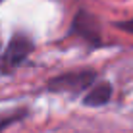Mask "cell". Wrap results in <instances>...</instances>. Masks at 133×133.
<instances>
[{"label":"cell","instance_id":"6da1fadb","mask_svg":"<svg viewBox=\"0 0 133 133\" xmlns=\"http://www.w3.org/2000/svg\"><path fill=\"white\" fill-rule=\"evenodd\" d=\"M97 79V71L95 70H73L66 71L60 75L52 77L48 81V91L52 93H81V91L89 89Z\"/></svg>","mask_w":133,"mask_h":133},{"label":"cell","instance_id":"7a4b0ae2","mask_svg":"<svg viewBox=\"0 0 133 133\" xmlns=\"http://www.w3.org/2000/svg\"><path fill=\"white\" fill-rule=\"evenodd\" d=\"M31 52H33V43H31L29 37L21 35V33L14 35L10 39V43H8L6 50H4V54H2L0 70H2L4 73H10L14 70H17Z\"/></svg>","mask_w":133,"mask_h":133},{"label":"cell","instance_id":"3957f363","mask_svg":"<svg viewBox=\"0 0 133 133\" xmlns=\"http://www.w3.org/2000/svg\"><path fill=\"white\" fill-rule=\"evenodd\" d=\"M71 35L79 37L81 41H85L91 46H98L102 43V37H100V23L98 19L89 14L87 10H79L75 14L71 21Z\"/></svg>","mask_w":133,"mask_h":133},{"label":"cell","instance_id":"277c9868","mask_svg":"<svg viewBox=\"0 0 133 133\" xmlns=\"http://www.w3.org/2000/svg\"><path fill=\"white\" fill-rule=\"evenodd\" d=\"M110 98H112V85L108 81H100L97 85H91V89L83 97V104L97 108V106H104Z\"/></svg>","mask_w":133,"mask_h":133},{"label":"cell","instance_id":"5b68a950","mask_svg":"<svg viewBox=\"0 0 133 133\" xmlns=\"http://www.w3.org/2000/svg\"><path fill=\"white\" fill-rule=\"evenodd\" d=\"M27 118V110L25 108H19V110H14V112H6V114H0V131L8 129L10 125L21 122Z\"/></svg>","mask_w":133,"mask_h":133},{"label":"cell","instance_id":"8992f818","mask_svg":"<svg viewBox=\"0 0 133 133\" xmlns=\"http://www.w3.org/2000/svg\"><path fill=\"white\" fill-rule=\"evenodd\" d=\"M118 27H120V29H123L125 33L133 35V19H129V21H122V23H118Z\"/></svg>","mask_w":133,"mask_h":133}]
</instances>
